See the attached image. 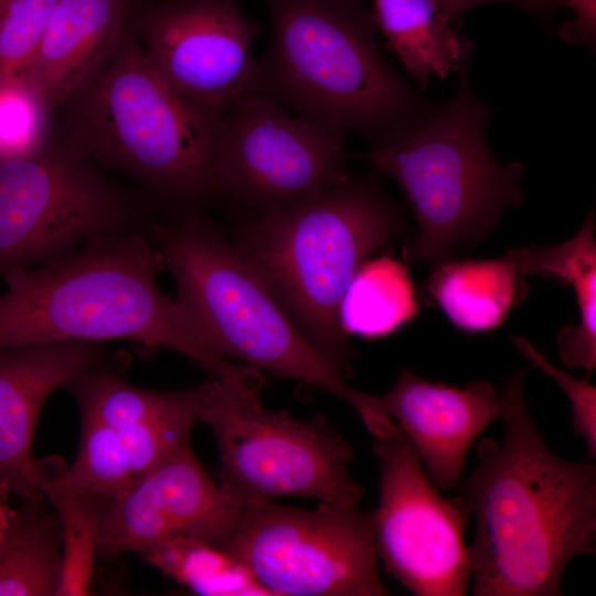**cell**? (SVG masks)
Segmentation results:
<instances>
[{
	"label": "cell",
	"mask_w": 596,
	"mask_h": 596,
	"mask_svg": "<svg viewBox=\"0 0 596 596\" xmlns=\"http://www.w3.org/2000/svg\"><path fill=\"white\" fill-rule=\"evenodd\" d=\"M260 32L241 0H164L140 14L134 34L163 79L222 116L252 87Z\"/></svg>",
	"instance_id": "cell-13"
},
{
	"label": "cell",
	"mask_w": 596,
	"mask_h": 596,
	"mask_svg": "<svg viewBox=\"0 0 596 596\" xmlns=\"http://www.w3.org/2000/svg\"><path fill=\"white\" fill-rule=\"evenodd\" d=\"M344 138L256 93L222 115L214 158L216 196L270 213L348 180Z\"/></svg>",
	"instance_id": "cell-11"
},
{
	"label": "cell",
	"mask_w": 596,
	"mask_h": 596,
	"mask_svg": "<svg viewBox=\"0 0 596 596\" xmlns=\"http://www.w3.org/2000/svg\"><path fill=\"white\" fill-rule=\"evenodd\" d=\"M139 554L146 562L198 595H270L240 560L200 540L170 538Z\"/></svg>",
	"instance_id": "cell-24"
},
{
	"label": "cell",
	"mask_w": 596,
	"mask_h": 596,
	"mask_svg": "<svg viewBox=\"0 0 596 596\" xmlns=\"http://www.w3.org/2000/svg\"><path fill=\"white\" fill-rule=\"evenodd\" d=\"M104 343L55 341L0 351V491L44 501L51 468L33 456L38 421L49 397L85 371L108 361Z\"/></svg>",
	"instance_id": "cell-15"
},
{
	"label": "cell",
	"mask_w": 596,
	"mask_h": 596,
	"mask_svg": "<svg viewBox=\"0 0 596 596\" xmlns=\"http://www.w3.org/2000/svg\"><path fill=\"white\" fill-rule=\"evenodd\" d=\"M513 343L534 366L543 371L566 394L572 408V425L575 433L584 439L590 459L596 456V389L586 380L577 379L554 365L531 342L514 337Z\"/></svg>",
	"instance_id": "cell-29"
},
{
	"label": "cell",
	"mask_w": 596,
	"mask_h": 596,
	"mask_svg": "<svg viewBox=\"0 0 596 596\" xmlns=\"http://www.w3.org/2000/svg\"><path fill=\"white\" fill-rule=\"evenodd\" d=\"M544 6L554 3L567 4L574 11L575 19L564 25L563 39L572 42H584L592 45L595 41L596 0H540Z\"/></svg>",
	"instance_id": "cell-30"
},
{
	"label": "cell",
	"mask_w": 596,
	"mask_h": 596,
	"mask_svg": "<svg viewBox=\"0 0 596 596\" xmlns=\"http://www.w3.org/2000/svg\"><path fill=\"white\" fill-rule=\"evenodd\" d=\"M161 253L146 231L89 241L52 263L4 273L0 351L31 343L129 340L175 351L216 379L240 365L206 351L163 295Z\"/></svg>",
	"instance_id": "cell-2"
},
{
	"label": "cell",
	"mask_w": 596,
	"mask_h": 596,
	"mask_svg": "<svg viewBox=\"0 0 596 596\" xmlns=\"http://www.w3.org/2000/svg\"><path fill=\"white\" fill-rule=\"evenodd\" d=\"M372 15L387 46L424 88L434 76L458 71L472 43L453 28L439 0H372Z\"/></svg>",
	"instance_id": "cell-19"
},
{
	"label": "cell",
	"mask_w": 596,
	"mask_h": 596,
	"mask_svg": "<svg viewBox=\"0 0 596 596\" xmlns=\"http://www.w3.org/2000/svg\"><path fill=\"white\" fill-rule=\"evenodd\" d=\"M42 503L25 502L0 539V596L57 595L61 529L56 513Z\"/></svg>",
	"instance_id": "cell-21"
},
{
	"label": "cell",
	"mask_w": 596,
	"mask_h": 596,
	"mask_svg": "<svg viewBox=\"0 0 596 596\" xmlns=\"http://www.w3.org/2000/svg\"><path fill=\"white\" fill-rule=\"evenodd\" d=\"M44 500L55 510L62 538V573L57 596L91 593L99 526L106 503L82 493L42 488Z\"/></svg>",
	"instance_id": "cell-26"
},
{
	"label": "cell",
	"mask_w": 596,
	"mask_h": 596,
	"mask_svg": "<svg viewBox=\"0 0 596 596\" xmlns=\"http://www.w3.org/2000/svg\"><path fill=\"white\" fill-rule=\"evenodd\" d=\"M241 508L209 477L190 440L106 505L98 555L140 553L178 536L220 547Z\"/></svg>",
	"instance_id": "cell-14"
},
{
	"label": "cell",
	"mask_w": 596,
	"mask_h": 596,
	"mask_svg": "<svg viewBox=\"0 0 596 596\" xmlns=\"http://www.w3.org/2000/svg\"><path fill=\"white\" fill-rule=\"evenodd\" d=\"M418 311L407 267L381 256L366 259L353 275L339 308L345 334L385 337L411 321Z\"/></svg>",
	"instance_id": "cell-22"
},
{
	"label": "cell",
	"mask_w": 596,
	"mask_h": 596,
	"mask_svg": "<svg viewBox=\"0 0 596 596\" xmlns=\"http://www.w3.org/2000/svg\"><path fill=\"white\" fill-rule=\"evenodd\" d=\"M75 397L82 419L124 429L195 403L194 387L151 390L130 384L110 364L100 363L66 387Z\"/></svg>",
	"instance_id": "cell-23"
},
{
	"label": "cell",
	"mask_w": 596,
	"mask_h": 596,
	"mask_svg": "<svg viewBox=\"0 0 596 596\" xmlns=\"http://www.w3.org/2000/svg\"><path fill=\"white\" fill-rule=\"evenodd\" d=\"M450 19L454 21L471 8L488 2H508L528 9L543 7L540 0H439Z\"/></svg>",
	"instance_id": "cell-31"
},
{
	"label": "cell",
	"mask_w": 596,
	"mask_h": 596,
	"mask_svg": "<svg viewBox=\"0 0 596 596\" xmlns=\"http://www.w3.org/2000/svg\"><path fill=\"white\" fill-rule=\"evenodd\" d=\"M220 549L270 595L385 596L375 546V510L274 500L243 504Z\"/></svg>",
	"instance_id": "cell-10"
},
{
	"label": "cell",
	"mask_w": 596,
	"mask_h": 596,
	"mask_svg": "<svg viewBox=\"0 0 596 596\" xmlns=\"http://www.w3.org/2000/svg\"><path fill=\"white\" fill-rule=\"evenodd\" d=\"M146 232L174 278V300L189 330L206 351L326 391L363 423L377 412L376 396L347 383L200 211L153 217Z\"/></svg>",
	"instance_id": "cell-6"
},
{
	"label": "cell",
	"mask_w": 596,
	"mask_h": 596,
	"mask_svg": "<svg viewBox=\"0 0 596 596\" xmlns=\"http://www.w3.org/2000/svg\"><path fill=\"white\" fill-rule=\"evenodd\" d=\"M380 466L375 546L389 574L417 596H464L471 582L465 530L470 514L445 499L392 419L373 434Z\"/></svg>",
	"instance_id": "cell-12"
},
{
	"label": "cell",
	"mask_w": 596,
	"mask_h": 596,
	"mask_svg": "<svg viewBox=\"0 0 596 596\" xmlns=\"http://www.w3.org/2000/svg\"><path fill=\"white\" fill-rule=\"evenodd\" d=\"M396 206L371 182H344L247 220L232 241L289 319L345 379L352 352L339 322L358 268L400 233Z\"/></svg>",
	"instance_id": "cell-5"
},
{
	"label": "cell",
	"mask_w": 596,
	"mask_h": 596,
	"mask_svg": "<svg viewBox=\"0 0 596 596\" xmlns=\"http://www.w3.org/2000/svg\"><path fill=\"white\" fill-rule=\"evenodd\" d=\"M594 214L568 241L545 246L512 249L508 255L523 276L540 275L572 286L579 312L576 326L562 328L557 337L560 355L568 368L588 375L596 368V242Z\"/></svg>",
	"instance_id": "cell-18"
},
{
	"label": "cell",
	"mask_w": 596,
	"mask_h": 596,
	"mask_svg": "<svg viewBox=\"0 0 596 596\" xmlns=\"http://www.w3.org/2000/svg\"><path fill=\"white\" fill-rule=\"evenodd\" d=\"M264 2L270 40L256 62L251 92L343 138L359 134L371 146L432 111L382 56L364 1Z\"/></svg>",
	"instance_id": "cell-3"
},
{
	"label": "cell",
	"mask_w": 596,
	"mask_h": 596,
	"mask_svg": "<svg viewBox=\"0 0 596 596\" xmlns=\"http://www.w3.org/2000/svg\"><path fill=\"white\" fill-rule=\"evenodd\" d=\"M61 107L63 139L100 169L138 182L174 214L215 198L214 158L222 116L178 93L127 31L100 67Z\"/></svg>",
	"instance_id": "cell-4"
},
{
	"label": "cell",
	"mask_w": 596,
	"mask_h": 596,
	"mask_svg": "<svg viewBox=\"0 0 596 596\" xmlns=\"http://www.w3.org/2000/svg\"><path fill=\"white\" fill-rule=\"evenodd\" d=\"M507 254L497 259L446 257L436 263L427 289L459 329L483 332L499 327L522 295V278Z\"/></svg>",
	"instance_id": "cell-20"
},
{
	"label": "cell",
	"mask_w": 596,
	"mask_h": 596,
	"mask_svg": "<svg viewBox=\"0 0 596 596\" xmlns=\"http://www.w3.org/2000/svg\"><path fill=\"white\" fill-rule=\"evenodd\" d=\"M524 371L500 393L504 435L482 438L457 488L475 518V596H557L568 562L596 551V466L555 454L524 398Z\"/></svg>",
	"instance_id": "cell-1"
},
{
	"label": "cell",
	"mask_w": 596,
	"mask_h": 596,
	"mask_svg": "<svg viewBox=\"0 0 596 596\" xmlns=\"http://www.w3.org/2000/svg\"><path fill=\"white\" fill-rule=\"evenodd\" d=\"M12 0H0V14Z\"/></svg>",
	"instance_id": "cell-33"
},
{
	"label": "cell",
	"mask_w": 596,
	"mask_h": 596,
	"mask_svg": "<svg viewBox=\"0 0 596 596\" xmlns=\"http://www.w3.org/2000/svg\"><path fill=\"white\" fill-rule=\"evenodd\" d=\"M131 0H57L22 76L55 111L106 61L128 29Z\"/></svg>",
	"instance_id": "cell-17"
},
{
	"label": "cell",
	"mask_w": 596,
	"mask_h": 596,
	"mask_svg": "<svg viewBox=\"0 0 596 596\" xmlns=\"http://www.w3.org/2000/svg\"><path fill=\"white\" fill-rule=\"evenodd\" d=\"M462 62L457 94L405 132L371 146L363 158L405 192L418 232L411 257L437 263L483 237L522 203L524 166L498 161L487 142L491 109L475 94Z\"/></svg>",
	"instance_id": "cell-7"
},
{
	"label": "cell",
	"mask_w": 596,
	"mask_h": 596,
	"mask_svg": "<svg viewBox=\"0 0 596 596\" xmlns=\"http://www.w3.org/2000/svg\"><path fill=\"white\" fill-rule=\"evenodd\" d=\"M52 114L23 77L0 82V164L43 148L53 138Z\"/></svg>",
	"instance_id": "cell-27"
},
{
	"label": "cell",
	"mask_w": 596,
	"mask_h": 596,
	"mask_svg": "<svg viewBox=\"0 0 596 596\" xmlns=\"http://www.w3.org/2000/svg\"><path fill=\"white\" fill-rule=\"evenodd\" d=\"M262 384L213 376L195 386L198 421L213 432L223 492L238 504L277 497L356 508L363 488L350 472L353 449L323 416L297 419L264 407Z\"/></svg>",
	"instance_id": "cell-8"
},
{
	"label": "cell",
	"mask_w": 596,
	"mask_h": 596,
	"mask_svg": "<svg viewBox=\"0 0 596 596\" xmlns=\"http://www.w3.org/2000/svg\"><path fill=\"white\" fill-rule=\"evenodd\" d=\"M57 0H12L0 14V82L22 77L43 40Z\"/></svg>",
	"instance_id": "cell-28"
},
{
	"label": "cell",
	"mask_w": 596,
	"mask_h": 596,
	"mask_svg": "<svg viewBox=\"0 0 596 596\" xmlns=\"http://www.w3.org/2000/svg\"><path fill=\"white\" fill-rule=\"evenodd\" d=\"M12 515L13 514L8 512V510L6 509L3 502L0 499V539L2 538V535L6 532L7 528L9 526L10 521L12 519Z\"/></svg>",
	"instance_id": "cell-32"
},
{
	"label": "cell",
	"mask_w": 596,
	"mask_h": 596,
	"mask_svg": "<svg viewBox=\"0 0 596 596\" xmlns=\"http://www.w3.org/2000/svg\"><path fill=\"white\" fill-rule=\"evenodd\" d=\"M152 210L147 195L111 182L53 137L0 164V277L61 259L99 237L146 231Z\"/></svg>",
	"instance_id": "cell-9"
},
{
	"label": "cell",
	"mask_w": 596,
	"mask_h": 596,
	"mask_svg": "<svg viewBox=\"0 0 596 596\" xmlns=\"http://www.w3.org/2000/svg\"><path fill=\"white\" fill-rule=\"evenodd\" d=\"M81 438L73 462L65 469L49 470L44 486L96 498L108 504L135 481L118 433L105 425L82 419Z\"/></svg>",
	"instance_id": "cell-25"
},
{
	"label": "cell",
	"mask_w": 596,
	"mask_h": 596,
	"mask_svg": "<svg viewBox=\"0 0 596 596\" xmlns=\"http://www.w3.org/2000/svg\"><path fill=\"white\" fill-rule=\"evenodd\" d=\"M377 397L383 412L409 439L438 490L458 486L471 446L502 415L500 393L486 381L456 387L428 382L407 369Z\"/></svg>",
	"instance_id": "cell-16"
}]
</instances>
